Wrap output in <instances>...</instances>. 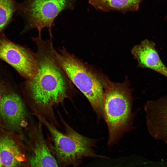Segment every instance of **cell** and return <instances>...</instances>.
Returning a JSON list of instances; mask_svg holds the SVG:
<instances>
[{
    "mask_svg": "<svg viewBox=\"0 0 167 167\" xmlns=\"http://www.w3.org/2000/svg\"><path fill=\"white\" fill-rule=\"evenodd\" d=\"M35 42L38 71L26 83L29 102L38 117L47 118L54 124L53 108L68 95V77L57 59L51 40L39 38Z\"/></svg>",
    "mask_w": 167,
    "mask_h": 167,
    "instance_id": "1",
    "label": "cell"
},
{
    "mask_svg": "<svg viewBox=\"0 0 167 167\" xmlns=\"http://www.w3.org/2000/svg\"><path fill=\"white\" fill-rule=\"evenodd\" d=\"M103 84L104 118L109 131L108 144L111 145L132 127V90L127 80L114 82L104 76Z\"/></svg>",
    "mask_w": 167,
    "mask_h": 167,
    "instance_id": "2",
    "label": "cell"
},
{
    "mask_svg": "<svg viewBox=\"0 0 167 167\" xmlns=\"http://www.w3.org/2000/svg\"><path fill=\"white\" fill-rule=\"evenodd\" d=\"M55 54L66 75L88 100L98 118H104V76L88 68L65 48L55 50Z\"/></svg>",
    "mask_w": 167,
    "mask_h": 167,
    "instance_id": "3",
    "label": "cell"
},
{
    "mask_svg": "<svg viewBox=\"0 0 167 167\" xmlns=\"http://www.w3.org/2000/svg\"><path fill=\"white\" fill-rule=\"evenodd\" d=\"M38 118L50 134L49 142L47 143L49 148L60 164L76 165L84 157H105L98 155L93 149L96 140L80 134L65 123L66 133H62L46 119Z\"/></svg>",
    "mask_w": 167,
    "mask_h": 167,
    "instance_id": "4",
    "label": "cell"
},
{
    "mask_svg": "<svg viewBox=\"0 0 167 167\" xmlns=\"http://www.w3.org/2000/svg\"><path fill=\"white\" fill-rule=\"evenodd\" d=\"M75 0H28L24 9L28 29H42L51 32L55 18L62 11L73 6Z\"/></svg>",
    "mask_w": 167,
    "mask_h": 167,
    "instance_id": "5",
    "label": "cell"
},
{
    "mask_svg": "<svg viewBox=\"0 0 167 167\" xmlns=\"http://www.w3.org/2000/svg\"><path fill=\"white\" fill-rule=\"evenodd\" d=\"M0 58L12 66L27 80L32 79L37 73L35 54L5 39L0 40Z\"/></svg>",
    "mask_w": 167,
    "mask_h": 167,
    "instance_id": "6",
    "label": "cell"
},
{
    "mask_svg": "<svg viewBox=\"0 0 167 167\" xmlns=\"http://www.w3.org/2000/svg\"><path fill=\"white\" fill-rule=\"evenodd\" d=\"M41 122L31 128L29 132V167H59L44 137Z\"/></svg>",
    "mask_w": 167,
    "mask_h": 167,
    "instance_id": "7",
    "label": "cell"
},
{
    "mask_svg": "<svg viewBox=\"0 0 167 167\" xmlns=\"http://www.w3.org/2000/svg\"><path fill=\"white\" fill-rule=\"evenodd\" d=\"M150 135L167 143V95L147 101L144 107Z\"/></svg>",
    "mask_w": 167,
    "mask_h": 167,
    "instance_id": "8",
    "label": "cell"
},
{
    "mask_svg": "<svg viewBox=\"0 0 167 167\" xmlns=\"http://www.w3.org/2000/svg\"><path fill=\"white\" fill-rule=\"evenodd\" d=\"M132 53L140 67L150 69L167 78V67L161 60L153 41L147 39L143 40L133 48Z\"/></svg>",
    "mask_w": 167,
    "mask_h": 167,
    "instance_id": "9",
    "label": "cell"
},
{
    "mask_svg": "<svg viewBox=\"0 0 167 167\" xmlns=\"http://www.w3.org/2000/svg\"><path fill=\"white\" fill-rule=\"evenodd\" d=\"M0 114L4 121L13 128H19L24 121L25 112L23 102L15 93L4 95L0 103Z\"/></svg>",
    "mask_w": 167,
    "mask_h": 167,
    "instance_id": "10",
    "label": "cell"
},
{
    "mask_svg": "<svg viewBox=\"0 0 167 167\" xmlns=\"http://www.w3.org/2000/svg\"><path fill=\"white\" fill-rule=\"evenodd\" d=\"M26 155L11 137L0 138V159L3 167H19L25 162Z\"/></svg>",
    "mask_w": 167,
    "mask_h": 167,
    "instance_id": "11",
    "label": "cell"
},
{
    "mask_svg": "<svg viewBox=\"0 0 167 167\" xmlns=\"http://www.w3.org/2000/svg\"><path fill=\"white\" fill-rule=\"evenodd\" d=\"M96 9L103 11L127 12L137 10L142 0H88Z\"/></svg>",
    "mask_w": 167,
    "mask_h": 167,
    "instance_id": "12",
    "label": "cell"
},
{
    "mask_svg": "<svg viewBox=\"0 0 167 167\" xmlns=\"http://www.w3.org/2000/svg\"><path fill=\"white\" fill-rule=\"evenodd\" d=\"M13 11L12 0H0V30L8 22Z\"/></svg>",
    "mask_w": 167,
    "mask_h": 167,
    "instance_id": "13",
    "label": "cell"
},
{
    "mask_svg": "<svg viewBox=\"0 0 167 167\" xmlns=\"http://www.w3.org/2000/svg\"><path fill=\"white\" fill-rule=\"evenodd\" d=\"M0 167H3L0 159Z\"/></svg>",
    "mask_w": 167,
    "mask_h": 167,
    "instance_id": "14",
    "label": "cell"
},
{
    "mask_svg": "<svg viewBox=\"0 0 167 167\" xmlns=\"http://www.w3.org/2000/svg\"><path fill=\"white\" fill-rule=\"evenodd\" d=\"M1 99H2V98L1 97V94H0V102H1Z\"/></svg>",
    "mask_w": 167,
    "mask_h": 167,
    "instance_id": "15",
    "label": "cell"
}]
</instances>
